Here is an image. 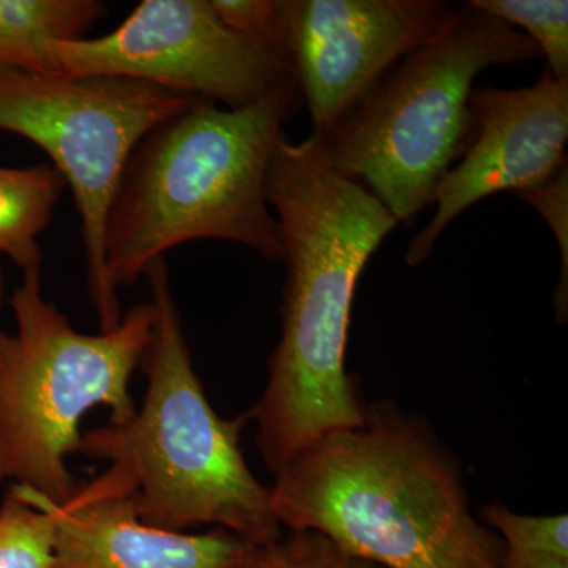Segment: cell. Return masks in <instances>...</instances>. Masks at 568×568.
I'll return each mask as SVG.
<instances>
[{
    "instance_id": "obj_6",
    "label": "cell",
    "mask_w": 568,
    "mask_h": 568,
    "mask_svg": "<svg viewBox=\"0 0 568 568\" xmlns=\"http://www.w3.org/2000/svg\"><path fill=\"white\" fill-rule=\"evenodd\" d=\"M10 306L17 332L0 328V484L63 506L80 489L67 457L78 454L85 414L108 406L110 424L121 425L136 413L130 383L151 345L155 310L148 302L112 332L81 334L44 298L41 267L22 272Z\"/></svg>"
},
{
    "instance_id": "obj_14",
    "label": "cell",
    "mask_w": 568,
    "mask_h": 568,
    "mask_svg": "<svg viewBox=\"0 0 568 568\" xmlns=\"http://www.w3.org/2000/svg\"><path fill=\"white\" fill-rule=\"evenodd\" d=\"M481 519L503 538L500 568H568L567 515L532 517L491 504Z\"/></svg>"
},
{
    "instance_id": "obj_5",
    "label": "cell",
    "mask_w": 568,
    "mask_h": 568,
    "mask_svg": "<svg viewBox=\"0 0 568 568\" xmlns=\"http://www.w3.org/2000/svg\"><path fill=\"white\" fill-rule=\"evenodd\" d=\"M538 58L525 32L463 3L345 121L316 136L343 174L375 194L398 224L410 223L435 204L474 140L469 97L478 74Z\"/></svg>"
},
{
    "instance_id": "obj_13",
    "label": "cell",
    "mask_w": 568,
    "mask_h": 568,
    "mask_svg": "<svg viewBox=\"0 0 568 568\" xmlns=\"http://www.w3.org/2000/svg\"><path fill=\"white\" fill-rule=\"evenodd\" d=\"M65 181L51 164L0 166V253L22 272L43 263L37 237L50 224Z\"/></svg>"
},
{
    "instance_id": "obj_18",
    "label": "cell",
    "mask_w": 568,
    "mask_h": 568,
    "mask_svg": "<svg viewBox=\"0 0 568 568\" xmlns=\"http://www.w3.org/2000/svg\"><path fill=\"white\" fill-rule=\"evenodd\" d=\"M549 224L560 252V276L555 293L556 323L564 325L568 317V170L564 168L544 185L518 193Z\"/></svg>"
},
{
    "instance_id": "obj_15",
    "label": "cell",
    "mask_w": 568,
    "mask_h": 568,
    "mask_svg": "<svg viewBox=\"0 0 568 568\" xmlns=\"http://www.w3.org/2000/svg\"><path fill=\"white\" fill-rule=\"evenodd\" d=\"M474 9L525 29L526 36L547 58V69L556 80H568L567 0H470Z\"/></svg>"
},
{
    "instance_id": "obj_4",
    "label": "cell",
    "mask_w": 568,
    "mask_h": 568,
    "mask_svg": "<svg viewBox=\"0 0 568 568\" xmlns=\"http://www.w3.org/2000/svg\"><path fill=\"white\" fill-rule=\"evenodd\" d=\"M144 275L155 323L141 365L149 387L140 413L81 436L78 454L104 459L132 489L138 518L174 530L212 525L260 548L283 537L271 488L246 465L241 429L213 409L193 368L164 257Z\"/></svg>"
},
{
    "instance_id": "obj_12",
    "label": "cell",
    "mask_w": 568,
    "mask_h": 568,
    "mask_svg": "<svg viewBox=\"0 0 568 568\" xmlns=\"http://www.w3.org/2000/svg\"><path fill=\"white\" fill-rule=\"evenodd\" d=\"M104 11L97 0H0V67L55 74L51 48L85 39Z\"/></svg>"
},
{
    "instance_id": "obj_2",
    "label": "cell",
    "mask_w": 568,
    "mask_h": 568,
    "mask_svg": "<svg viewBox=\"0 0 568 568\" xmlns=\"http://www.w3.org/2000/svg\"><path fill=\"white\" fill-rule=\"evenodd\" d=\"M272 508L381 568H500L503 538L474 517L462 463L418 414L366 406L275 474Z\"/></svg>"
},
{
    "instance_id": "obj_11",
    "label": "cell",
    "mask_w": 568,
    "mask_h": 568,
    "mask_svg": "<svg viewBox=\"0 0 568 568\" xmlns=\"http://www.w3.org/2000/svg\"><path fill=\"white\" fill-rule=\"evenodd\" d=\"M11 489L52 515V568H244L256 548L222 528L183 534L144 525L129 485L112 469L63 506Z\"/></svg>"
},
{
    "instance_id": "obj_3",
    "label": "cell",
    "mask_w": 568,
    "mask_h": 568,
    "mask_svg": "<svg viewBox=\"0 0 568 568\" xmlns=\"http://www.w3.org/2000/svg\"><path fill=\"white\" fill-rule=\"evenodd\" d=\"M301 97L291 74L239 110L197 99L138 142L104 231V267L115 293L194 241L235 242L282 261L267 173Z\"/></svg>"
},
{
    "instance_id": "obj_17",
    "label": "cell",
    "mask_w": 568,
    "mask_h": 568,
    "mask_svg": "<svg viewBox=\"0 0 568 568\" xmlns=\"http://www.w3.org/2000/svg\"><path fill=\"white\" fill-rule=\"evenodd\" d=\"M244 568H381L345 555L313 530H291L274 544L254 548Z\"/></svg>"
},
{
    "instance_id": "obj_8",
    "label": "cell",
    "mask_w": 568,
    "mask_h": 568,
    "mask_svg": "<svg viewBox=\"0 0 568 568\" xmlns=\"http://www.w3.org/2000/svg\"><path fill=\"white\" fill-rule=\"evenodd\" d=\"M61 77H112L222 103L248 106L293 74L282 55L231 31L211 0H144L119 28L58 43Z\"/></svg>"
},
{
    "instance_id": "obj_1",
    "label": "cell",
    "mask_w": 568,
    "mask_h": 568,
    "mask_svg": "<svg viewBox=\"0 0 568 568\" xmlns=\"http://www.w3.org/2000/svg\"><path fill=\"white\" fill-rule=\"evenodd\" d=\"M286 264L282 336L267 384L246 420L276 474L317 440L364 424L366 406L345 361L355 287L366 263L395 230L386 205L332 163L315 133H283L267 173Z\"/></svg>"
},
{
    "instance_id": "obj_10",
    "label": "cell",
    "mask_w": 568,
    "mask_h": 568,
    "mask_svg": "<svg viewBox=\"0 0 568 568\" xmlns=\"http://www.w3.org/2000/svg\"><path fill=\"white\" fill-rule=\"evenodd\" d=\"M476 134L435 197V215L410 242L409 265L424 264L440 234L470 205L499 192L523 193L567 168L568 80L545 69L529 88L474 89Z\"/></svg>"
},
{
    "instance_id": "obj_20",
    "label": "cell",
    "mask_w": 568,
    "mask_h": 568,
    "mask_svg": "<svg viewBox=\"0 0 568 568\" xmlns=\"http://www.w3.org/2000/svg\"><path fill=\"white\" fill-rule=\"evenodd\" d=\"M6 301V275H3L2 264H0V306Z\"/></svg>"
},
{
    "instance_id": "obj_19",
    "label": "cell",
    "mask_w": 568,
    "mask_h": 568,
    "mask_svg": "<svg viewBox=\"0 0 568 568\" xmlns=\"http://www.w3.org/2000/svg\"><path fill=\"white\" fill-rule=\"evenodd\" d=\"M211 2L220 20L231 31L282 55L286 0H211Z\"/></svg>"
},
{
    "instance_id": "obj_16",
    "label": "cell",
    "mask_w": 568,
    "mask_h": 568,
    "mask_svg": "<svg viewBox=\"0 0 568 568\" xmlns=\"http://www.w3.org/2000/svg\"><path fill=\"white\" fill-rule=\"evenodd\" d=\"M54 519L13 489L0 504V568H52Z\"/></svg>"
},
{
    "instance_id": "obj_7",
    "label": "cell",
    "mask_w": 568,
    "mask_h": 568,
    "mask_svg": "<svg viewBox=\"0 0 568 568\" xmlns=\"http://www.w3.org/2000/svg\"><path fill=\"white\" fill-rule=\"evenodd\" d=\"M194 100L125 78L36 74L0 67V130L43 149L73 192L89 293L103 334L122 321L104 267V231L123 171L138 142Z\"/></svg>"
},
{
    "instance_id": "obj_9",
    "label": "cell",
    "mask_w": 568,
    "mask_h": 568,
    "mask_svg": "<svg viewBox=\"0 0 568 568\" xmlns=\"http://www.w3.org/2000/svg\"><path fill=\"white\" fill-rule=\"evenodd\" d=\"M452 9L439 0H286L282 55L315 134L345 121Z\"/></svg>"
}]
</instances>
